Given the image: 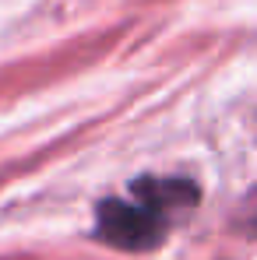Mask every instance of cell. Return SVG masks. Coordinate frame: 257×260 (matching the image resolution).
Here are the masks:
<instances>
[{"instance_id":"cell-1","label":"cell","mask_w":257,"mask_h":260,"mask_svg":"<svg viewBox=\"0 0 257 260\" xmlns=\"http://www.w3.org/2000/svg\"><path fill=\"white\" fill-rule=\"evenodd\" d=\"M197 204V186L194 179L169 176L155 179L145 176L130 186V197H106L95 208V239L127 250V253H148L166 243L169 221L176 211H187Z\"/></svg>"},{"instance_id":"cell-2","label":"cell","mask_w":257,"mask_h":260,"mask_svg":"<svg viewBox=\"0 0 257 260\" xmlns=\"http://www.w3.org/2000/svg\"><path fill=\"white\" fill-rule=\"evenodd\" d=\"M254 211H257V201H254Z\"/></svg>"}]
</instances>
